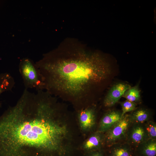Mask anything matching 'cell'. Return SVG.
Returning a JSON list of instances; mask_svg holds the SVG:
<instances>
[{"mask_svg":"<svg viewBox=\"0 0 156 156\" xmlns=\"http://www.w3.org/2000/svg\"><path fill=\"white\" fill-rule=\"evenodd\" d=\"M55 98L25 89L16 103L0 116V156H72L63 143L68 131Z\"/></svg>","mask_w":156,"mask_h":156,"instance_id":"1","label":"cell"},{"mask_svg":"<svg viewBox=\"0 0 156 156\" xmlns=\"http://www.w3.org/2000/svg\"><path fill=\"white\" fill-rule=\"evenodd\" d=\"M36 64L46 92L75 100L87 96L111 73L109 64L101 54L73 38L65 40Z\"/></svg>","mask_w":156,"mask_h":156,"instance_id":"2","label":"cell"},{"mask_svg":"<svg viewBox=\"0 0 156 156\" xmlns=\"http://www.w3.org/2000/svg\"><path fill=\"white\" fill-rule=\"evenodd\" d=\"M19 70L25 89L34 88L37 91L44 89L40 71L32 60L27 57L22 59L19 64Z\"/></svg>","mask_w":156,"mask_h":156,"instance_id":"3","label":"cell"},{"mask_svg":"<svg viewBox=\"0 0 156 156\" xmlns=\"http://www.w3.org/2000/svg\"><path fill=\"white\" fill-rule=\"evenodd\" d=\"M131 124L129 115H125L107 131L105 139L107 145L110 147L116 144L126 137L128 131Z\"/></svg>","mask_w":156,"mask_h":156,"instance_id":"4","label":"cell"},{"mask_svg":"<svg viewBox=\"0 0 156 156\" xmlns=\"http://www.w3.org/2000/svg\"><path fill=\"white\" fill-rule=\"evenodd\" d=\"M132 125L128 129L126 137L128 144L135 149L149 138L144 124Z\"/></svg>","mask_w":156,"mask_h":156,"instance_id":"5","label":"cell"},{"mask_svg":"<svg viewBox=\"0 0 156 156\" xmlns=\"http://www.w3.org/2000/svg\"><path fill=\"white\" fill-rule=\"evenodd\" d=\"M131 87L129 84L124 83H118L114 85L109 89L104 99V105L107 107L114 106Z\"/></svg>","mask_w":156,"mask_h":156,"instance_id":"6","label":"cell"},{"mask_svg":"<svg viewBox=\"0 0 156 156\" xmlns=\"http://www.w3.org/2000/svg\"><path fill=\"white\" fill-rule=\"evenodd\" d=\"M121 111L113 110L106 113L99 124V132H107L121 118Z\"/></svg>","mask_w":156,"mask_h":156,"instance_id":"7","label":"cell"},{"mask_svg":"<svg viewBox=\"0 0 156 156\" xmlns=\"http://www.w3.org/2000/svg\"><path fill=\"white\" fill-rule=\"evenodd\" d=\"M79 119L81 128L85 130L91 129L95 122V114L93 109L88 108L83 109L79 115Z\"/></svg>","mask_w":156,"mask_h":156,"instance_id":"8","label":"cell"},{"mask_svg":"<svg viewBox=\"0 0 156 156\" xmlns=\"http://www.w3.org/2000/svg\"><path fill=\"white\" fill-rule=\"evenodd\" d=\"M109 147L107 156H135V149L128 144H117Z\"/></svg>","mask_w":156,"mask_h":156,"instance_id":"9","label":"cell"},{"mask_svg":"<svg viewBox=\"0 0 156 156\" xmlns=\"http://www.w3.org/2000/svg\"><path fill=\"white\" fill-rule=\"evenodd\" d=\"M156 155V140L149 139L135 149V156Z\"/></svg>","mask_w":156,"mask_h":156,"instance_id":"10","label":"cell"},{"mask_svg":"<svg viewBox=\"0 0 156 156\" xmlns=\"http://www.w3.org/2000/svg\"><path fill=\"white\" fill-rule=\"evenodd\" d=\"M100 133L90 136L83 144L82 148L83 155L102 149L103 138Z\"/></svg>","mask_w":156,"mask_h":156,"instance_id":"11","label":"cell"},{"mask_svg":"<svg viewBox=\"0 0 156 156\" xmlns=\"http://www.w3.org/2000/svg\"><path fill=\"white\" fill-rule=\"evenodd\" d=\"M150 116L148 110L142 108L135 109L129 115L132 124H144L149 120Z\"/></svg>","mask_w":156,"mask_h":156,"instance_id":"12","label":"cell"},{"mask_svg":"<svg viewBox=\"0 0 156 156\" xmlns=\"http://www.w3.org/2000/svg\"><path fill=\"white\" fill-rule=\"evenodd\" d=\"M15 84L14 78L9 73H0V95L3 93L11 90Z\"/></svg>","mask_w":156,"mask_h":156,"instance_id":"13","label":"cell"},{"mask_svg":"<svg viewBox=\"0 0 156 156\" xmlns=\"http://www.w3.org/2000/svg\"><path fill=\"white\" fill-rule=\"evenodd\" d=\"M127 100L136 103L141 100L140 91L138 85L131 87L124 93L122 96Z\"/></svg>","mask_w":156,"mask_h":156,"instance_id":"14","label":"cell"},{"mask_svg":"<svg viewBox=\"0 0 156 156\" xmlns=\"http://www.w3.org/2000/svg\"><path fill=\"white\" fill-rule=\"evenodd\" d=\"M144 125L149 138L156 140V125L155 123L149 120L144 123Z\"/></svg>","mask_w":156,"mask_h":156,"instance_id":"15","label":"cell"},{"mask_svg":"<svg viewBox=\"0 0 156 156\" xmlns=\"http://www.w3.org/2000/svg\"><path fill=\"white\" fill-rule=\"evenodd\" d=\"M122 107V118L125 114L129 112H132L135 109L136 104L129 101L126 100L120 103Z\"/></svg>","mask_w":156,"mask_h":156,"instance_id":"16","label":"cell"},{"mask_svg":"<svg viewBox=\"0 0 156 156\" xmlns=\"http://www.w3.org/2000/svg\"><path fill=\"white\" fill-rule=\"evenodd\" d=\"M83 156H107L105 151L103 148L83 155Z\"/></svg>","mask_w":156,"mask_h":156,"instance_id":"17","label":"cell"},{"mask_svg":"<svg viewBox=\"0 0 156 156\" xmlns=\"http://www.w3.org/2000/svg\"></svg>","mask_w":156,"mask_h":156,"instance_id":"18","label":"cell"}]
</instances>
